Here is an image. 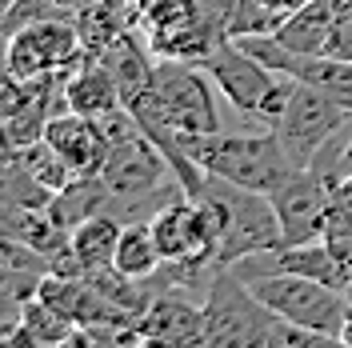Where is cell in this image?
I'll list each match as a JSON object with an SVG mask.
<instances>
[{"mask_svg":"<svg viewBox=\"0 0 352 348\" xmlns=\"http://www.w3.org/2000/svg\"><path fill=\"white\" fill-rule=\"evenodd\" d=\"M220 88L200 65L188 61H173V56H156L153 68V88L140 92L129 109L140 129H164L184 132V136H208V132H224L220 124Z\"/></svg>","mask_w":352,"mask_h":348,"instance_id":"6da1fadb","label":"cell"},{"mask_svg":"<svg viewBox=\"0 0 352 348\" xmlns=\"http://www.w3.org/2000/svg\"><path fill=\"white\" fill-rule=\"evenodd\" d=\"M192 200H204L220 220V240L212 252L220 268H232L248 257L285 248V228H280V217H276L268 193H256V188H244L236 180L208 173Z\"/></svg>","mask_w":352,"mask_h":348,"instance_id":"7a4b0ae2","label":"cell"},{"mask_svg":"<svg viewBox=\"0 0 352 348\" xmlns=\"http://www.w3.org/2000/svg\"><path fill=\"white\" fill-rule=\"evenodd\" d=\"M100 180L109 184L112 204L129 208V213H148L153 217L160 204H168L173 196H180V180L173 176V164L168 156L160 153L148 132H132L124 140H116L100 164Z\"/></svg>","mask_w":352,"mask_h":348,"instance_id":"3957f363","label":"cell"},{"mask_svg":"<svg viewBox=\"0 0 352 348\" xmlns=\"http://www.w3.org/2000/svg\"><path fill=\"white\" fill-rule=\"evenodd\" d=\"M200 68L212 76V85L220 88V96L244 116H261L264 124H272L280 109L288 105V92H292V76L285 72H272V68L256 61L236 36H224V41L200 61Z\"/></svg>","mask_w":352,"mask_h":348,"instance_id":"277c9868","label":"cell"},{"mask_svg":"<svg viewBox=\"0 0 352 348\" xmlns=\"http://www.w3.org/2000/svg\"><path fill=\"white\" fill-rule=\"evenodd\" d=\"M276 312L236 276V268H220L212 288L204 292V345L212 348H268Z\"/></svg>","mask_w":352,"mask_h":348,"instance_id":"5b68a950","label":"cell"},{"mask_svg":"<svg viewBox=\"0 0 352 348\" xmlns=\"http://www.w3.org/2000/svg\"><path fill=\"white\" fill-rule=\"evenodd\" d=\"M248 288L276 316H285L292 325H305L320 336H332V340H340V328L352 312V301L340 288L300 276V272H264L256 281H248Z\"/></svg>","mask_w":352,"mask_h":348,"instance_id":"8992f818","label":"cell"},{"mask_svg":"<svg viewBox=\"0 0 352 348\" xmlns=\"http://www.w3.org/2000/svg\"><path fill=\"white\" fill-rule=\"evenodd\" d=\"M349 116L352 112L344 109V105L329 100L324 92L300 85V80H292L288 105L280 109V116H276L268 129L280 136L288 160H292L296 168H308V164L316 160V153L324 149V140H329L332 132L349 124Z\"/></svg>","mask_w":352,"mask_h":348,"instance_id":"52a82bcc","label":"cell"},{"mask_svg":"<svg viewBox=\"0 0 352 348\" xmlns=\"http://www.w3.org/2000/svg\"><path fill=\"white\" fill-rule=\"evenodd\" d=\"M88 52H85V41H80L76 17L41 21L8 36V44H4V72L28 80V76H44V72L76 68Z\"/></svg>","mask_w":352,"mask_h":348,"instance_id":"ba28073f","label":"cell"},{"mask_svg":"<svg viewBox=\"0 0 352 348\" xmlns=\"http://www.w3.org/2000/svg\"><path fill=\"white\" fill-rule=\"evenodd\" d=\"M236 41L256 61H264L272 72H285V76L324 92L329 100H336V105H344L352 112V61L332 56V52H296L285 41H276L272 32L268 36H236Z\"/></svg>","mask_w":352,"mask_h":348,"instance_id":"9c48e42d","label":"cell"},{"mask_svg":"<svg viewBox=\"0 0 352 348\" xmlns=\"http://www.w3.org/2000/svg\"><path fill=\"white\" fill-rule=\"evenodd\" d=\"M329 196L332 184L312 168H292V173L268 193L280 228H285V244H308V240H324L329 228Z\"/></svg>","mask_w":352,"mask_h":348,"instance_id":"30bf717a","label":"cell"},{"mask_svg":"<svg viewBox=\"0 0 352 348\" xmlns=\"http://www.w3.org/2000/svg\"><path fill=\"white\" fill-rule=\"evenodd\" d=\"M140 336L144 345H204V305H192L180 292H156L148 312L140 316Z\"/></svg>","mask_w":352,"mask_h":348,"instance_id":"8fae6325","label":"cell"},{"mask_svg":"<svg viewBox=\"0 0 352 348\" xmlns=\"http://www.w3.org/2000/svg\"><path fill=\"white\" fill-rule=\"evenodd\" d=\"M44 140L52 144V153L60 156L76 176L100 173V164H104V156H109V144H104V136L96 129V120H92V116H80V112H72V109L56 112V116L48 120Z\"/></svg>","mask_w":352,"mask_h":348,"instance_id":"7c38bea8","label":"cell"},{"mask_svg":"<svg viewBox=\"0 0 352 348\" xmlns=\"http://www.w3.org/2000/svg\"><path fill=\"white\" fill-rule=\"evenodd\" d=\"M65 96H68V109L80 112V116H100V112L124 105L120 85H116V76L109 72V65L100 56H85L80 65L68 72Z\"/></svg>","mask_w":352,"mask_h":348,"instance_id":"4fadbf2b","label":"cell"},{"mask_svg":"<svg viewBox=\"0 0 352 348\" xmlns=\"http://www.w3.org/2000/svg\"><path fill=\"white\" fill-rule=\"evenodd\" d=\"M336 17H340L336 0H308L272 36L285 41L288 48H296V52H324L332 41V28H336Z\"/></svg>","mask_w":352,"mask_h":348,"instance_id":"5bb4252c","label":"cell"},{"mask_svg":"<svg viewBox=\"0 0 352 348\" xmlns=\"http://www.w3.org/2000/svg\"><path fill=\"white\" fill-rule=\"evenodd\" d=\"M109 204H112V193H109V184L100 180V173H85V176H72V184H65L60 193L52 196L48 217L72 232L76 224H85L88 217L104 213Z\"/></svg>","mask_w":352,"mask_h":348,"instance_id":"9a60e30c","label":"cell"},{"mask_svg":"<svg viewBox=\"0 0 352 348\" xmlns=\"http://www.w3.org/2000/svg\"><path fill=\"white\" fill-rule=\"evenodd\" d=\"M100 61H104V65H109V72L116 76L124 105H132L140 92H148V88H153L156 61H148L144 44L136 41V36H129V32H120V36H116V41L100 52Z\"/></svg>","mask_w":352,"mask_h":348,"instance_id":"2e32d148","label":"cell"},{"mask_svg":"<svg viewBox=\"0 0 352 348\" xmlns=\"http://www.w3.org/2000/svg\"><path fill=\"white\" fill-rule=\"evenodd\" d=\"M120 232H124V224H120L116 217H109V213H96V217H88L85 224H76V228H72L68 248L76 252V261L85 264V268H104V264L116 261Z\"/></svg>","mask_w":352,"mask_h":348,"instance_id":"e0dca14e","label":"cell"},{"mask_svg":"<svg viewBox=\"0 0 352 348\" xmlns=\"http://www.w3.org/2000/svg\"><path fill=\"white\" fill-rule=\"evenodd\" d=\"M112 264H116L124 276H136V281H148L156 268L164 264V257H160V244H156L153 224H148V220L124 224L120 244H116V261H112Z\"/></svg>","mask_w":352,"mask_h":348,"instance_id":"ac0fdd59","label":"cell"},{"mask_svg":"<svg viewBox=\"0 0 352 348\" xmlns=\"http://www.w3.org/2000/svg\"><path fill=\"white\" fill-rule=\"evenodd\" d=\"M21 325L36 336L41 348H72L76 332H80L76 320H68V316H60L56 308H48L41 296H32V301L21 308Z\"/></svg>","mask_w":352,"mask_h":348,"instance_id":"d6986e66","label":"cell"},{"mask_svg":"<svg viewBox=\"0 0 352 348\" xmlns=\"http://www.w3.org/2000/svg\"><path fill=\"white\" fill-rule=\"evenodd\" d=\"M4 156L21 160L24 168L36 176L44 188H52V193H60L65 184H72V176H76L60 156L52 153V144H48V140H32V144H21V149H8Z\"/></svg>","mask_w":352,"mask_h":348,"instance_id":"ffe728a7","label":"cell"},{"mask_svg":"<svg viewBox=\"0 0 352 348\" xmlns=\"http://www.w3.org/2000/svg\"><path fill=\"white\" fill-rule=\"evenodd\" d=\"M65 17H72V12L60 8L56 0H12V4L4 8V17H0V28H4V36H12V32L28 28V24L65 21Z\"/></svg>","mask_w":352,"mask_h":348,"instance_id":"44dd1931","label":"cell"},{"mask_svg":"<svg viewBox=\"0 0 352 348\" xmlns=\"http://www.w3.org/2000/svg\"><path fill=\"white\" fill-rule=\"evenodd\" d=\"M324 237H352V173L332 184L329 196V228Z\"/></svg>","mask_w":352,"mask_h":348,"instance_id":"7402d4cb","label":"cell"},{"mask_svg":"<svg viewBox=\"0 0 352 348\" xmlns=\"http://www.w3.org/2000/svg\"><path fill=\"white\" fill-rule=\"evenodd\" d=\"M324 52L352 61V8H340V17H336V28H332V41H329V48H324Z\"/></svg>","mask_w":352,"mask_h":348,"instance_id":"603a6c76","label":"cell"},{"mask_svg":"<svg viewBox=\"0 0 352 348\" xmlns=\"http://www.w3.org/2000/svg\"><path fill=\"white\" fill-rule=\"evenodd\" d=\"M340 348H352V312H349V320H344V328H340Z\"/></svg>","mask_w":352,"mask_h":348,"instance_id":"cb8c5ba5","label":"cell"}]
</instances>
